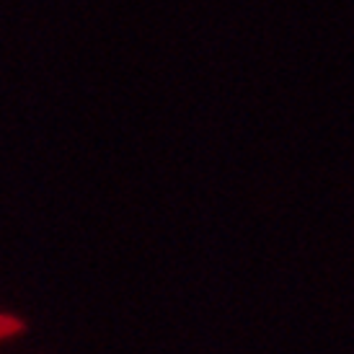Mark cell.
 Instances as JSON below:
<instances>
[{
	"mask_svg": "<svg viewBox=\"0 0 354 354\" xmlns=\"http://www.w3.org/2000/svg\"><path fill=\"white\" fill-rule=\"evenodd\" d=\"M24 331V321H19L16 315L0 313V342L8 339V336H16Z\"/></svg>",
	"mask_w": 354,
	"mask_h": 354,
	"instance_id": "obj_1",
	"label": "cell"
}]
</instances>
